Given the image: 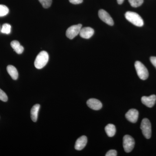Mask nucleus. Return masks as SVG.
Wrapping results in <instances>:
<instances>
[{"label":"nucleus","instance_id":"obj_16","mask_svg":"<svg viewBox=\"0 0 156 156\" xmlns=\"http://www.w3.org/2000/svg\"><path fill=\"white\" fill-rule=\"evenodd\" d=\"M105 131L108 136L109 137H112L115 134V127L113 124H108L105 127Z\"/></svg>","mask_w":156,"mask_h":156},{"label":"nucleus","instance_id":"obj_13","mask_svg":"<svg viewBox=\"0 0 156 156\" xmlns=\"http://www.w3.org/2000/svg\"><path fill=\"white\" fill-rule=\"evenodd\" d=\"M40 108L39 104H36L32 108L30 111L31 118L34 122H36L37 120L38 113Z\"/></svg>","mask_w":156,"mask_h":156},{"label":"nucleus","instance_id":"obj_22","mask_svg":"<svg viewBox=\"0 0 156 156\" xmlns=\"http://www.w3.org/2000/svg\"><path fill=\"white\" fill-rule=\"evenodd\" d=\"M117 152L115 150H111L109 151L107 153L105 156H117Z\"/></svg>","mask_w":156,"mask_h":156},{"label":"nucleus","instance_id":"obj_4","mask_svg":"<svg viewBox=\"0 0 156 156\" xmlns=\"http://www.w3.org/2000/svg\"><path fill=\"white\" fill-rule=\"evenodd\" d=\"M140 128L144 136L147 139H150L151 136V126L147 119H143L140 125Z\"/></svg>","mask_w":156,"mask_h":156},{"label":"nucleus","instance_id":"obj_14","mask_svg":"<svg viewBox=\"0 0 156 156\" xmlns=\"http://www.w3.org/2000/svg\"><path fill=\"white\" fill-rule=\"evenodd\" d=\"M11 45L12 48L17 54H21L24 50L23 47L20 44L19 42L17 41H14L11 42Z\"/></svg>","mask_w":156,"mask_h":156},{"label":"nucleus","instance_id":"obj_6","mask_svg":"<svg viewBox=\"0 0 156 156\" xmlns=\"http://www.w3.org/2000/svg\"><path fill=\"white\" fill-rule=\"evenodd\" d=\"M82 25L81 24L72 26L67 29L66 31V36L69 39H73L80 34Z\"/></svg>","mask_w":156,"mask_h":156},{"label":"nucleus","instance_id":"obj_15","mask_svg":"<svg viewBox=\"0 0 156 156\" xmlns=\"http://www.w3.org/2000/svg\"><path fill=\"white\" fill-rule=\"evenodd\" d=\"M7 70L9 74L13 80H17L18 77V73L16 68L13 66L9 65L7 66Z\"/></svg>","mask_w":156,"mask_h":156},{"label":"nucleus","instance_id":"obj_24","mask_svg":"<svg viewBox=\"0 0 156 156\" xmlns=\"http://www.w3.org/2000/svg\"><path fill=\"white\" fill-rule=\"evenodd\" d=\"M150 60L152 64L156 68V57L155 56H151L150 58Z\"/></svg>","mask_w":156,"mask_h":156},{"label":"nucleus","instance_id":"obj_9","mask_svg":"<svg viewBox=\"0 0 156 156\" xmlns=\"http://www.w3.org/2000/svg\"><path fill=\"white\" fill-rule=\"evenodd\" d=\"M156 101V96L155 95H150L148 97L143 96L141 98V102L144 105L149 108L154 106Z\"/></svg>","mask_w":156,"mask_h":156},{"label":"nucleus","instance_id":"obj_11","mask_svg":"<svg viewBox=\"0 0 156 156\" xmlns=\"http://www.w3.org/2000/svg\"><path fill=\"white\" fill-rule=\"evenodd\" d=\"M94 34V30L93 29L90 27H86L81 28L79 34L81 37L88 39L91 38Z\"/></svg>","mask_w":156,"mask_h":156},{"label":"nucleus","instance_id":"obj_17","mask_svg":"<svg viewBox=\"0 0 156 156\" xmlns=\"http://www.w3.org/2000/svg\"><path fill=\"white\" fill-rule=\"evenodd\" d=\"M9 9L4 5H0V17L6 16L9 13Z\"/></svg>","mask_w":156,"mask_h":156},{"label":"nucleus","instance_id":"obj_3","mask_svg":"<svg viewBox=\"0 0 156 156\" xmlns=\"http://www.w3.org/2000/svg\"><path fill=\"white\" fill-rule=\"evenodd\" d=\"M134 66L137 75L140 79L143 80H147L148 77L149 73L147 69L144 65L140 62L137 61L135 62Z\"/></svg>","mask_w":156,"mask_h":156},{"label":"nucleus","instance_id":"obj_2","mask_svg":"<svg viewBox=\"0 0 156 156\" xmlns=\"http://www.w3.org/2000/svg\"><path fill=\"white\" fill-rule=\"evenodd\" d=\"M125 17L128 21L137 27H142L144 25L142 18L137 13L132 11H128L125 14Z\"/></svg>","mask_w":156,"mask_h":156},{"label":"nucleus","instance_id":"obj_8","mask_svg":"<svg viewBox=\"0 0 156 156\" xmlns=\"http://www.w3.org/2000/svg\"><path fill=\"white\" fill-rule=\"evenodd\" d=\"M139 116V112L137 110L135 109H131L129 110L126 115L127 119L131 122L136 123L138 120Z\"/></svg>","mask_w":156,"mask_h":156},{"label":"nucleus","instance_id":"obj_5","mask_svg":"<svg viewBox=\"0 0 156 156\" xmlns=\"http://www.w3.org/2000/svg\"><path fill=\"white\" fill-rule=\"evenodd\" d=\"M123 145L125 151L129 153L132 151L135 145V141L132 136L126 135L123 137Z\"/></svg>","mask_w":156,"mask_h":156},{"label":"nucleus","instance_id":"obj_19","mask_svg":"<svg viewBox=\"0 0 156 156\" xmlns=\"http://www.w3.org/2000/svg\"><path fill=\"white\" fill-rule=\"evenodd\" d=\"M11 25L8 24V23H5V24H3L2 30H1L2 33L9 34L11 33Z\"/></svg>","mask_w":156,"mask_h":156},{"label":"nucleus","instance_id":"obj_20","mask_svg":"<svg viewBox=\"0 0 156 156\" xmlns=\"http://www.w3.org/2000/svg\"><path fill=\"white\" fill-rule=\"evenodd\" d=\"M39 1L45 9L50 7L52 3V0H39Z\"/></svg>","mask_w":156,"mask_h":156},{"label":"nucleus","instance_id":"obj_23","mask_svg":"<svg viewBox=\"0 0 156 156\" xmlns=\"http://www.w3.org/2000/svg\"><path fill=\"white\" fill-rule=\"evenodd\" d=\"M70 2L74 5L81 4L83 2V0H69Z\"/></svg>","mask_w":156,"mask_h":156},{"label":"nucleus","instance_id":"obj_10","mask_svg":"<svg viewBox=\"0 0 156 156\" xmlns=\"http://www.w3.org/2000/svg\"><path fill=\"white\" fill-rule=\"evenodd\" d=\"M87 104L90 108L94 110H99L102 108V103L95 98H90L87 101Z\"/></svg>","mask_w":156,"mask_h":156},{"label":"nucleus","instance_id":"obj_7","mask_svg":"<svg viewBox=\"0 0 156 156\" xmlns=\"http://www.w3.org/2000/svg\"><path fill=\"white\" fill-rule=\"evenodd\" d=\"M98 16L100 19L102 20L103 22L109 25L113 26L114 25V21L112 19L111 17L108 12L105 10H99L98 11Z\"/></svg>","mask_w":156,"mask_h":156},{"label":"nucleus","instance_id":"obj_12","mask_svg":"<svg viewBox=\"0 0 156 156\" xmlns=\"http://www.w3.org/2000/svg\"><path fill=\"white\" fill-rule=\"evenodd\" d=\"M87 143V138L86 136L79 137L76 141L75 148L77 151H81L86 147Z\"/></svg>","mask_w":156,"mask_h":156},{"label":"nucleus","instance_id":"obj_18","mask_svg":"<svg viewBox=\"0 0 156 156\" xmlns=\"http://www.w3.org/2000/svg\"><path fill=\"white\" fill-rule=\"evenodd\" d=\"M128 2L132 7L137 8L142 5L144 0H128Z\"/></svg>","mask_w":156,"mask_h":156},{"label":"nucleus","instance_id":"obj_21","mask_svg":"<svg viewBox=\"0 0 156 156\" xmlns=\"http://www.w3.org/2000/svg\"><path fill=\"white\" fill-rule=\"evenodd\" d=\"M0 100L4 102H6L8 100V97L6 93L1 89H0Z\"/></svg>","mask_w":156,"mask_h":156},{"label":"nucleus","instance_id":"obj_1","mask_svg":"<svg viewBox=\"0 0 156 156\" xmlns=\"http://www.w3.org/2000/svg\"><path fill=\"white\" fill-rule=\"evenodd\" d=\"M49 60V55L46 51H42L37 56L34 62V66L37 69L44 67Z\"/></svg>","mask_w":156,"mask_h":156},{"label":"nucleus","instance_id":"obj_25","mask_svg":"<svg viewBox=\"0 0 156 156\" xmlns=\"http://www.w3.org/2000/svg\"><path fill=\"white\" fill-rule=\"evenodd\" d=\"M117 1L118 4H119V5H121V4H122L123 2H124V0H117Z\"/></svg>","mask_w":156,"mask_h":156}]
</instances>
